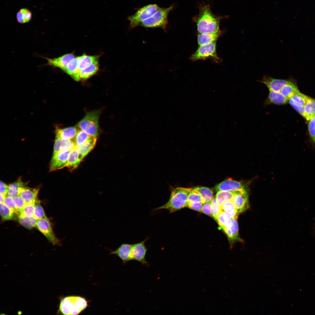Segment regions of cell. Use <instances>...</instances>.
Segmentation results:
<instances>
[{
    "label": "cell",
    "instance_id": "obj_1",
    "mask_svg": "<svg viewBox=\"0 0 315 315\" xmlns=\"http://www.w3.org/2000/svg\"><path fill=\"white\" fill-rule=\"evenodd\" d=\"M198 15L194 18L199 34L211 33L219 32V23L222 17L214 15L209 5L202 4L199 7Z\"/></svg>",
    "mask_w": 315,
    "mask_h": 315
},
{
    "label": "cell",
    "instance_id": "obj_2",
    "mask_svg": "<svg viewBox=\"0 0 315 315\" xmlns=\"http://www.w3.org/2000/svg\"><path fill=\"white\" fill-rule=\"evenodd\" d=\"M192 189L181 187L172 189L168 201L162 206L155 208L154 210L165 209L168 210L169 213H172L187 207L188 197Z\"/></svg>",
    "mask_w": 315,
    "mask_h": 315
},
{
    "label": "cell",
    "instance_id": "obj_3",
    "mask_svg": "<svg viewBox=\"0 0 315 315\" xmlns=\"http://www.w3.org/2000/svg\"><path fill=\"white\" fill-rule=\"evenodd\" d=\"M88 306L85 299L77 296H70L63 298L61 301L59 309L63 314L76 315L81 313Z\"/></svg>",
    "mask_w": 315,
    "mask_h": 315
},
{
    "label": "cell",
    "instance_id": "obj_4",
    "mask_svg": "<svg viewBox=\"0 0 315 315\" xmlns=\"http://www.w3.org/2000/svg\"><path fill=\"white\" fill-rule=\"evenodd\" d=\"M174 7L172 5L167 8H161L151 17L139 23L137 26L146 28H160L166 32L168 24V15Z\"/></svg>",
    "mask_w": 315,
    "mask_h": 315
},
{
    "label": "cell",
    "instance_id": "obj_5",
    "mask_svg": "<svg viewBox=\"0 0 315 315\" xmlns=\"http://www.w3.org/2000/svg\"><path fill=\"white\" fill-rule=\"evenodd\" d=\"M101 112L100 110L87 112L83 118L78 123L77 127L91 136L97 138L100 132L98 120Z\"/></svg>",
    "mask_w": 315,
    "mask_h": 315
},
{
    "label": "cell",
    "instance_id": "obj_6",
    "mask_svg": "<svg viewBox=\"0 0 315 315\" xmlns=\"http://www.w3.org/2000/svg\"><path fill=\"white\" fill-rule=\"evenodd\" d=\"M160 8L157 4H150L137 9L134 14L127 18L130 22L129 28L132 29L137 26L139 23L151 17Z\"/></svg>",
    "mask_w": 315,
    "mask_h": 315
},
{
    "label": "cell",
    "instance_id": "obj_7",
    "mask_svg": "<svg viewBox=\"0 0 315 315\" xmlns=\"http://www.w3.org/2000/svg\"><path fill=\"white\" fill-rule=\"evenodd\" d=\"M216 41L199 46L196 51L191 55L190 59L195 61L200 60L211 59L217 63L221 59L218 56L216 52Z\"/></svg>",
    "mask_w": 315,
    "mask_h": 315
},
{
    "label": "cell",
    "instance_id": "obj_8",
    "mask_svg": "<svg viewBox=\"0 0 315 315\" xmlns=\"http://www.w3.org/2000/svg\"><path fill=\"white\" fill-rule=\"evenodd\" d=\"M148 239L147 238L141 242L132 244V252L133 260L137 261L147 267H149V264L146 259L147 248L145 243Z\"/></svg>",
    "mask_w": 315,
    "mask_h": 315
},
{
    "label": "cell",
    "instance_id": "obj_9",
    "mask_svg": "<svg viewBox=\"0 0 315 315\" xmlns=\"http://www.w3.org/2000/svg\"><path fill=\"white\" fill-rule=\"evenodd\" d=\"M38 229L54 244H60V240L55 236L50 222L46 218L38 220L36 225Z\"/></svg>",
    "mask_w": 315,
    "mask_h": 315
},
{
    "label": "cell",
    "instance_id": "obj_10",
    "mask_svg": "<svg viewBox=\"0 0 315 315\" xmlns=\"http://www.w3.org/2000/svg\"><path fill=\"white\" fill-rule=\"evenodd\" d=\"M75 57L73 53H69L55 58H43L47 61L45 65L59 69L64 72L68 63Z\"/></svg>",
    "mask_w": 315,
    "mask_h": 315
},
{
    "label": "cell",
    "instance_id": "obj_11",
    "mask_svg": "<svg viewBox=\"0 0 315 315\" xmlns=\"http://www.w3.org/2000/svg\"><path fill=\"white\" fill-rule=\"evenodd\" d=\"M239 213H242L249 207L248 196L245 189L236 191L232 201Z\"/></svg>",
    "mask_w": 315,
    "mask_h": 315
},
{
    "label": "cell",
    "instance_id": "obj_12",
    "mask_svg": "<svg viewBox=\"0 0 315 315\" xmlns=\"http://www.w3.org/2000/svg\"><path fill=\"white\" fill-rule=\"evenodd\" d=\"M71 151L62 152L53 155L50 164V171L52 172L66 167Z\"/></svg>",
    "mask_w": 315,
    "mask_h": 315
},
{
    "label": "cell",
    "instance_id": "obj_13",
    "mask_svg": "<svg viewBox=\"0 0 315 315\" xmlns=\"http://www.w3.org/2000/svg\"><path fill=\"white\" fill-rule=\"evenodd\" d=\"M245 189L244 186L240 182L229 178L220 183L215 187L216 192L219 191H235Z\"/></svg>",
    "mask_w": 315,
    "mask_h": 315
},
{
    "label": "cell",
    "instance_id": "obj_14",
    "mask_svg": "<svg viewBox=\"0 0 315 315\" xmlns=\"http://www.w3.org/2000/svg\"><path fill=\"white\" fill-rule=\"evenodd\" d=\"M132 249V244L123 243L116 249L111 252L110 254L117 256L122 260L123 264H125L128 262L133 260Z\"/></svg>",
    "mask_w": 315,
    "mask_h": 315
},
{
    "label": "cell",
    "instance_id": "obj_15",
    "mask_svg": "<svg viewBox=\"0 0 315 315\" xmlns=\"http://www.w3.org/2000/svg\"><path fill=\"white\" fill-rule=\"evenodd\" d=\"M289 81V80L274 78L266 76L260 81L265 84L270 91L280 92L282 87Z\"/></svg>",
    "mask_w": 315,
    "mask_h": 315
},
{
    "label": "cell",
    "instance_id": "obj_16",
    "mask_svg": "<svg viewBox=\"0 0 315 315\" xmlns=\"http://www.w3.org/2000/svg\"><path fill=\"white\" fill-rule=\"evenodd\" d=\"M76 146L74 139L65 140L55 139L54 145L53 155L59 153L67 150H71Z\"/></svg>",
    "mask_w": 315,
    "mask_h": 315
},
{
    "label": "cell",
    "instance_id": "obj_17",
    "mask_svg": "<svg viewBox=\"0 0 315 315\" xmlns=\"http://www.w3.org/2000/svg\"><path fill=\"white\" fill-rule=\"evenodd\" d=\"M39 188H32L25 186L20 188L19 195L24 200L26 204L36 203L37 200V196Z\"/></svg>",
    "mask_w": 315,
    "mask_h": 315
},
{
    "label": "cell",
    "instance_id": "obj_18",
    "mask_svg": "<svg viewBox=\"0 0 315 315\" xmlns=\"http://www.w3.org/2000/svg\"><path fill=\"white\" fill-rule=\"evenodd\" d=\"M77 127H70L61 129L56 128L55 139L65 140L74 139L79 129Z\"/></svg>",
    "mask_w": 315,
    "mask_h": 315
},
{
    "label": "cell",
    "instance_id": "obj_19",
    "mask_svg": "<svg viewBox=\"0 0 315 315\" xmlns=\"http://www.w3.org/2000/svg\"><path fill=\"white\" fill-rule=\"evenodd\" d=\"M238 222L236 219H232L230 224L223 230L229 240L232 242L241 241L239 237Z\"/></svg>",
    "mask_w": 315,
    "mask_h": 315
},
{
    "label": "cell",
    "instance_id": "obj_20",
    "mask_svg": "<svg viewBox=\"0 0 315 315\" xmlns=\"http://www.w3.org/2000/svg\"><path fill=\"white\" fill-rule=\"evenodd\" d=\"M83 158L75 148L70 152L66 167L70 170H72L77 167Z\"/></svg>",
    "mask_w": 315,
    "mask_h": 315
},
{
    "label": "cell",
    "instance_id": "obj_21",
    "mask_svg": "<svg viewBox=\"0 0 315 315\" xmlns=\"http://www.w3.org/2000/svg\"><path fill=\"white\" fill-rule=\"evenodd\" d=\"M288 100L280 92L270 91L265 104L266 105L272 104L283 105L286 104Z\"/></svg>",
    "mask_w": 315,
    "mask_h": 315
},
{
    "label": "cell",
    "instance_id": "obj_22",
    "mask_svg": "<svg viewBox=\"0 0 315 315\" xmlns=\"http://www.w3.org/2000/svg\"><path fill=\"white\" fill-rule=\"evenodd\" d=\"M77 57L78 67L80 71L89 66L94 63L98 62V56L89 55L84 54Z\"/></svg>",
    "mask_w": 315,
    "mask_h": 315
},
{
    "label": "cell",
    "instance_id": "obj_23",
    "mask_svg": "<svg viewBox=\"0 0 315 315\" xmlns=\"http://www.w3.org/2000/svg\"><path fill=\"white\" fill-rule=\"evenodd\" d=\"M99 69L98 62L94 63L89 66L79 71L78 81L88 79L95 74Z\"/></svg>",
    "mask_w": 315,
    "mask_h": 315
},
{
    "label": "cell",
    "instance_id": "obj_24",
    "mask_svg": "<svg viewBox=\"0 0 315 315\" xmlns=\"http://www.w3.org/2000/svg\"><path fill=\"white\" fill-rule=\"evenodd\" d=\"M221 33L220 31L214 33L199 34L197 37L198 44L200 46L216 41Z\"/></svg>",
    "mask_w": 315,
    "mask_h": 315
},
{
    "label": "cell",
    "instance_id": "obj_25",
    "mask_svg": "<svg viewBox=\"0 0 315 315\" xmlns=\"http://www.w3.org/2000/svg\"><path fill=\"white\" fill-rule=\"evenodd\" d=\"M97 140L96 137H92L88 141L83 144L76 146L75 148L84 158L95 146Z\"/></svg>",
    "mask_w": 315,
    "mask_h": 315
},
{
    "label": "cell",
    "instance_id": "obj_26",
    "mask_svg": "<svg viewBox=\"0 0 315 315\" xmlns=\"http://www.w3.org/2000/svg\"><path fill=\"white\" fill-rule=\"evenodd\" d=\"M299 91L297 86L290 80L281 88L280 92L288 100L291 99L293 95Z\"/></svg>",
    "mask_w": 315,
    "mask_h": 315
},
{
    "label": "cell",
    "instance_id": "obj_27",
    "mask_svg": "<svg viewBox=\"0 0 315 315\" xmlns=\"http://www.w3.org/2000/svg\"><path fill=\"white\" fill-rule=\"evenodd\" d=\"M32 16V12L26 8H22L17 13L16 18L19 23L23 24L29 22Z\"/></svg>",
    "mask_w": 315,
    "mask_h": 315
},
{
    "label": "cell",
    "instance_id": "obj_28",
    "mask_svg": "<svg viewBox=\"0 0 315 315\" xmlns=\"http://www.w3.org/2000/svg\"><path fill=\"white\" fill-rule=\"evenodd\" d=\"M220 208L221 211L227 213L232 219H237L239 213L232 201L225 202Z\"/></svg>",
    "mask_w": 315,
    "mask_h": 315
},
{
    "label": "cell",
    "instance_id": "obj_29",
    "mask_svg": "<svg viewBox=\"0 0 315 315\" xmlns=\"http://www.w3.org/2000/svg\"><path fill=\"white\" fill-rule=\"evenodd\" d=\"M235 193L236 191L218 192L216 195V198L218 205L221 207L225 202L232 201Z\"/></svg>",
    "mask_w": 315,
    "mask_h": 315
},
{
    "label": "cell",
    "instance_id": "obj_30",
    "mask_svg": "<svg viewBox=\"0 0 315 315\" xmlns=\"http://www.w3.org/2000/svg\"><path fill=\"white\" fill-rule=\"evenodd\" d=\"M26 183L23 182L21 177L19 178L15 181L8 185V196L14 198L19 195L20 188L25 186Z\"/></svg>",
    "mask_w": 315,
    "mask_h": 315
},
{
    "label": "cell",
    "instance_id": "obj_31",
    "mask_svg": "<svg viewBox=\"0 0 315 315\" xmlns=\"http://www.w3.org/2000/svg\"><path fill=\"white\" fill-rule=\"evenodd\" d=\"M201 196L205 202H211L213 197V193L212 190L206 187H198L193 188Z\"/></svg>",
    "mask_w": 315,
    "mask_h": 315
},
{
    "label": "cell",
    "instance_id": "obj_32",
    "mask_svg": "<svg viewBox=\"0 0 315 315\" xmlns=\"http://www.w3.org/2000/svg\"><path fill=\"white\" fill-rule=\"evenodd\" d=\"M18 218L20 223L27 229H31L36 226L38 220L34 216L27 217L20 214Z\"/></svg>",
    "mask_w": 315,
    "mask_h": 315
},
{
    "label": "cell",
    "instance_id": "obj_33",
    "mask_svg": "<svg viewBox=\"0 0 315 315\" xmlns=\"http://www.w3.org/2000/svg\"><path fill=\"white\" fill-rule=\"evenodd\" d=\"M310 98L299 92L295 94L291 99L296 105L300 107H304Z\"/></svg>",
    "mask_w": 315,
    "mask_h": 315
},
{
    "label": "cell",
    "instance_id": "obj_34",
    "mask_svg": "<svg viewBox=\"0 0 315 315\" xmlns=\"http://www.w3.org/2000/svg\"><path fill=\"white\" fill-rule=\"evenodd\" d=\"M232 219L227 213L221 211L216 220L221 228L223 230L231 222Z\"/></svg>",
    "mask_w": 315,
    "mask_h": 315
},
{
    "label": "cell",
    "instance_id": "obj_35",
    "mask_svg": "<svg viewBox=\"0 0 315 315\" xmlns=\"http://www.w3.org/2000/svg\"><path fill=\"white\" fill-rule=\"evenodd\" d=\"M92 137L86 132L79 129L74 139L76 146L83 144L88 141Z\"/></svg>",
    "mask_w": 315,
    "mask_h": 315
},
{
    "label": "cell",
    "instance_id": "obj_36",
    "mask_svg": "<svg viewBox=\"0 0 315 315\" xmlns=\"http://www.w3.org/2000/svg\"><path fill=\"white\" fill-rule=\"evenodd\" d=\"M0 212L1 218L4 220L12 219L15 213L3 203H0Z\"/></svg>",
    "mask_w": 315,
    "mask_h": 315
},
{
    "label": "cell",
    "instance_id": "obj_37",
    "mask_svg": "<svg viewBox=\"0 0 315 315\" xmlns=\"http://www.w3.org/2000/svg\"><path fill=\"white\" fill-rule=\"evenodd\" d=\"M188 203L201 202L204 204L205 202L200 195L193 188L188 195Z\"/></svg>",
    "mask_w": 315,
    "mask_h": 315
},
{
    "label": "cell",
    "instance_id": "obj_38",
    "mask_svg": "<svg viewBox=\"0 0 315 315\" xmlns=\"http://www.w3.org/2000/svg\"><path fill=\"white\" fill-rule=\"evenodd\" d=\"M35 203H32L26 204L21 211L20 214L27 217L34 216Z\"/></svg>",
    "mask_w": 315,
    "mask_h": 315
},
{
    "label": "cell",
    "instance_id": "obj_39",
    "mask_svg": "<svg viewBox=\"0 0 315 315\" xmlns=\"http://www.w3.org/2000/svg\"><path fill=\"white\" fill-rule=\"evenodd\" d=\"M13 198L15 206V213L18 216L26 204L19 195Z\"/></svg>",
    "mask_w": 315,
    "mask_h": 315
},
{
    "label": "cell",
    "instance_id": "obj_40",
    "mask_svg": "<svg viewBox=\"0 0 315 315\" xmlns=\"http://www.w3.org/2000/svg\"><path fill=\"white\" fill-rule=\"evenodd\" d=\"M34 216L37 220L46 218L43 209L38 200L35 203Z\"/></svg>",
    "mask_w": 315,
    "mask_h": 315
},
{
    "label": "cell",
    "instance_id": "obj_41",
    "mask_svg": "<svg viewBox=\"0 0 315 315\" xmlns=\"http://www.w3.org/2000/svg\"><path fill=\"white\" fill-rule=\"evenodd\" d=\"M211 211L212 216L216 220L221 210L218 205L216 197H213L211 202Z\"/></svg>",
    "mask_w": 315,
    "mask_h": 315
},
{
    "label": "cell",
    "instance_id": "obj_42",
    "mask_svg": "<svg viewBox=\"0 0 315 315\" xmlns=\"http://www.w3.org/2000/svg\"><path fill=\"white\" fill-rule=\"evenodd\" d=\"M305 112L310 115H315V100L310 98L304 106Z\"/></svg>",
    "mask_w": 315,
    "mask_h": 315
},
{
    "label": "cell",
    "instance_id": "obj_43",
    "mask_svg": "<svg viewBox=\"0 0 315 315\" xmlns=\"http://www.w3.org/2000/svg\"><path fill=\"white\" fill-rule=\"evenodd\" d=\"M308 123V129L311 138L315 143V115L311 116Z\"/></svg>",
    "mask_w": 315,
    "mask_h": 315
},
{
    "label": "cell",
    "instance_id": "obj_44",
    "mask_svg": "<svg viewBox=\"0 0 315 315\" xmlns=\"http://www.w3.org/2000/svg\"><path fill=\"white\" fill-rule=\"evenodd\" d=\"M289 102L291 105L307 120L308 121L309 120L311 116L305 112L304 107L298 106L295 105L291 99H289Z\"/></svg>",
    "mask_w": 315,
    "mask_h": 315
},
{
    "label": "cell",
    "instance_id": "obj_45",
    "mask_svg": "<svg viewBox=\"0 0 315 315\" xmlns=\"http://www.w3.org/2000/svg\"><path fill=\"white\" fill-rule=\"evenodd\" d=\"M3 203L14 213H15V208L13 198L8 195L5 197Z\"/></svg>",
    "mask_w": 315,
    "mask_h": 315
},
{
    "label": "cell",
    "instance_id": "obj_46",
    "mask_svg": "<svg viewBox=\"0 0 315 315\" xmlns=\"http://www.w3.org/2000/svg\"><path fill=\"white\" fill-rule=\"evenodd\" d=\"M203 203L201 202L188 203L187 207L192 210L202 212V208Z\"/></svg>",
    "mask_w": 315,
    "mask_h": 315
},
{
    "label": "cell",
    "instance_id": "obj_47",
    "mask_svg": "<svg viewBox=\"0 0 315 315\" xmlns=\"http://www.w3.org/2000/svg\"><path fill=\"white\" fill-rule=\"evenodd\" d=\"M202 212L211 216V202H205L203 204L202 208Z\"/></svg>",
    "mask_w": 315,
    "mask_h": 315
},
{
    "label": "cell",
    "instance_id": "obj_48",
    "mask_svg": "<svg viewBox=\"0 0 315 315\" xmlns=\"http://www.w3.org/2000/svg\"><path fill=\"white\" fill-rule=\"evenodd\" d=\"M0 194L7 195L8 190V185H7L1 181H0Z\"/></svg>",
    "mask_w": 315,
    "mask_h": 315
},
{
    "label": "cell",
    "instance_id": "obj_49",
    "mask_svg": "<svg viewBox=\"0 0 315 315\" xmlns=\"http://www.w3.org/2000/svg\"><path fill=\"white\" fill-rule=\"evenodd\" d=\"M7 195H5L2 194H0V203H3L5 199V197Z\"/></svg>",
    "mask_w": 315,
    "mask_h": 315
},
{
    "label": "cell",
    "instance_id": "obj_50",
    "mask_svg": "<svg viewBox=\"0 0 315 315\" xmlns=\"http://www.w3.org/2000/svg\"><path fill=\"white\" fill-rule=\"evenodd\" d=\"M314 232H315V224H314Z\"/></svg>",
    "mask_w": 315,
    "mask_h": 315
}]
</instances>
